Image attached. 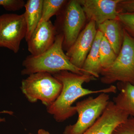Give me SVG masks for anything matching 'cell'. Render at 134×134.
Masks as SVG:
<instances>
[{
  "label": "cell",
  "instance_id": "cell-20",
  "mask_svg": "<svg viewBox=\"0 0 134 134\" xmlns=\"http://www.w3.org/2000/svg\"><path fill=\"white\" fill-rule=\"evenodd\" d=\"M25 4L23 0H0V6H2L8 11L19 10L24 7Z\"/></svg>",
  "mask_w": 134,
  "mask_h": 134
},
{
  "label": "cell",
  "instance_id": "cell-23",
  "mask_svg": "<svg viewBox=\"0 0 134 134\" xmlns=\"http://www.w3.org/2000/svg\"><path fill=\"white\" fill-rule=\"evenodd\" d=\"M37 134H51L48 132V131H46L45 130L43 129H40L38 131Z\"/></svg>",
  "mask_w": 134,
  "mask_h": 134
},
{
  "label": "cell",
  "instance_id": "cell-13",
  "mask_svg": "<svg viewBox=\"0 0 134 134\" xmlns=\"http://www.w3.org/2000/svg\"><path fill=\"white\" fill-rule=\"evenodd\" d=\"M103 33L97 30L92 46L86 57L82 69L85 74L91 75L96 78L99 77L102 68L99 56V46Z\"/></svg>",
  "mask_w": 134,
  "mask_h": 134
},
{
  "label": "cell",
  "instance_id": "cell-21",
  "mask_svg": "<svg viewBox=\"0 0 134 134\" xmlns=\"http://www.w3.org/2000/svg\"><path fill=\"white\" fill-rule=\"evenodd\" d=\"M119 13H134V0H121L117 7Z\"/></svg>",
  "mask_w": 134,
  "mask_h": 134
},
{
  "label": "cell",
  "instance_id": "cell-15",
  "mask_svg": "<svg viewBox=\"0 0 134 134\" xmlns=\"http://www.w3.org/2000/svg\"><path fill=\"white\" fill-rule=\"evenodd\" d=\"M119 93L114 98L115 105L127 114L134 117V85L129 83H119Z\"/></svg>",
  "mask_w": 134,
  "mask_h": 134
},
{
  "label": "cell",
  "instance_id": "cell-3",
  "mask_svg": "<svg viewBox=\"0 0 134 134\" xmlns=\"http://www.w3.org/2000/svg\"><path fill=\"white\" fill-rule=\"evenodd\" d=\"M62 85L53 75L47 72H38L29 75L21 82V89L29 102L40 100L49 106L58 98Z\"/></svg>",
  "mask_w": 134,
  "mask_h": 134
},
{
  "label": "cell",
  "instance_id": "cell-18",
  "mask_svg": "<svg viewBox=\"0 0 134 134\" xmlns=\"http://www.w3.org/2000/svg\"><path fill=\"white\" fill-rule=\"evenodd\" d=\"M118 20L123 29L134 38V13H119Z\"/></svg>",
  "mask_w": 134,
  "mask_h": 134
},
{
  "label": "cell",
  "instance_id": "cell-22",
  "mask_svg": "<svg viewBox=\"0 0 134 134\" xmlns=\"http://www.w3.org/2000/svg\"><path fill=\"white\" fill-rule=\"evenodd\" d=\"M0 113H6L10 115H12L14 114V112L12 111H7V110H4V111H0ZM5 118H1L0 117V122H5Z\"/></svg>",
  "mask_w": 134,
  "mask_h": 134
},
{
  "label": "cell",
  "instance_id": "cell-14",
  "mask_svg": "<svg viewBox=\"0 0 134 134\" xmlns=\"http://www.w3.org/2000/svg\"><path fill=\"white\" fill-rule=\"evenodd\" d=\"M43 0H28L25 3L24 13L27 26L25 39L27 41L38 25L42 15Z\"/></svg>",
  "mask_w": 134,
  "mask_h": 134
},
{
  "label": "cell",
  "instance_id": "cell-1",
  "mask_svg": "<svg viewBox=\"0 0 134 134\" xmlns=\"http://www.w3.org/2000/svg\"><path fill=\"white\" fill-rule=\"evenodd\" d=\"M53 75L61 83L62 90L56 100L47 107V110L57 122H63L76 113L73 104L80 98L94 93H115L117 92V87L114 85L97 90L83 88L82 85L85 83L96 80V77L91 75H79L64 70Z\"/></svg>",
  "mask_w": 134,
  "mask_h": 134
},
{
  "label": "cell",
  "instance_id": "cell-6",
  "mask_svg": "<svg viewBox=\"0 0 134 134\" xmlns=\"http://www.w3.org/2000/svg\"><path fill=\"white\" fill-rule=\"evenodd\" d=\"M27 26L24 14L0 16V47L18 53L21 42L26 37Z\"/></svg>",
  "mask_w": 134,
  "mask_h": 134
},
{
  "label": "cell",
  "instance_id": "cell-19",
  "mask_svg": "<svg viewBox=\"0 0 134 134\" xmlns=\"http://www.w3.org/2000/svg\"><path fill=\"white\" fill-rule=\"evenodd\" d=\"M113 134H134V117H129L115 128Z\"/></svg>",
  "mask_w": 134,
  "mask_h": 134
},
{
  "label": "cell",
  "instance_id": "cell-11",
  "mask_svg": "<svg viewBox=\"0 0 134 134\" xmlns=\"http://www.w3.org/2000/svg\"><path fill=\"white\" fill-rule=\"evenodd\" d=\"M57 34L56 28L50 20L38 25L26 41L31 55H38L48 50L54 43Z\"/></svg>",
  "mask_w": 134,
  "mask_h": 134
},
{
  "label": "cell",
  "instance_id": "cell-4",
  "mask_svg": "<svg viewBox=\"0 0 134 134\" xmlns=\"http://www.w3.org/2000/svg\"><path fill=\"white\" fill-rule=\"evenodd\" d=\"M100 75L101 82L105 84L119 82L134 85V38L124 29L122 46L116 60L109 68L102 69Z\"/></svg>",
  "mask_w": 134,
  "mask_h": 134
},
{
  "label": "cell",
  "instance_id": "cell-5",
  "mask_svg": "<svg viewBox=\"0 0 134 134\" xmlns=\"http://www.w3.org/2000/svg\"><path fill=\"white\" fill-rule=\"evenodd\" d=\"M108 93H100L96 98L90 97L75 106L78 119L74 125L65 128L63 134H82L102 115L110 102Z\"/></svg>",
  "mask_w": 134,
  "mask_h": 134
},
{
  "label": "cell",
  "instance_id": "cell-10",
  "mask_svg": "<svg viewBox=\"0 0 134 134\" xmlns=\"http://www.w3.org/2000/svg\"><path fill=\"white\" fill-rule=\"evenodd\" d=\"M129 117L113 101H110L102 115L82 134H113L115 128Z\"/></svg>",
  "mask_w": 134,
  "mask_h": 134
},
{
  "label": "cell",
  "instance_id": "cell-9",
  "mask_svg": "<svg viewBox=\"0 0 134 134\" xmlns=\"http://www.w3.org/2000/svg\"><path fill=\"white\" fill-rule=\"evenodd\" d=\"M86 19L93 21L96 25L105 21L118 19V4L121 0H78Z\"/></svg>",
  "mask_w": 134,
  "mask_h": 134
},
{
  "label": "cell",
  "instance_id": "cell-16",
  "mask_svg": "<svg viewBox=\"0 0 134 134\" xmlns=\"http://www.w3.org/2000/svg\"><path fill=\"white\" fill-rule=\"evenodd\" d=\"M65 0H43L42 15L38 25L50 21L54 15H58L67 3Z\"/></svg>",
  "mask_w": 134,
  "mask_h": 134
},
{
  "label": "cell",
  "instance_id": "cell-7",
  "mask_svg": "<svg viewBox=\"0 0 134 134\" xmlns=\"http://www.w3.org/2000/svg\"><path fill=\"white\" fill-rule=\"evenodd\" d=\"M62 18L60 34L64 37L63 48L68 50L76 41L84 25L86 19L81 5L78 0L67 2Z\"/></svg>",
  "mask_w": 134,
  "mask_h": 134
},
{
  "label": "cell",
  "instance_id": "cell-12",
  "mask_svg": "<svg viewBox=\"0 0 134 134\" xmlns=\"http://www.w3.org/2000/svg\"><path fill=\"white\" fill-rule=\"evenodd\" d=\"M98 28L118 55L122 46L124 30L119 21L118 19L107 20L98 25Z\"/></svg>",
  "mask_w": 134,
  "mask_h": 134
},
{
  "label": "cell",
  "instance_id": "cell-17",
  "mask_svg": "<svg viewBox=\"0 0 134 134\" xmlns=\"http://www.w3.org/2000/svg\"><path fill=\"white\" fill-rule=\"evenodd\" d=\"M99 53L102 69L110 67L115 62L117 56L110 43L104 36L100 41Z\"/></svg>",
  "mask_w": 134,
  "mask_h": 134
},
{
  "label": "cell",
  "instance_id": "cell-2",
  "mask_svg": "<svg viewBox=\"0 0 134 134\" xmlns=\"http://www.w3.org/2000/svg\"><path fill=\"white\" fill-rule=\"evenodd\" d=\"M63 40V34L58 33L54 43L48 50L38 55L27 56L23 61L24 69L21 74L29 75L38 72H47L53 75L64 70L85 74L83 69L73 65L64 53Z\"/></svg>",
  "mask_w": 134,
  "mask_h": 134
},
{
  "label": "cell",
  "instance_id": "cell-8",
  "mask_svg": "<svg viewBox=\"0 0 134 134\" xmlns=\"http://www.w3.org/2000/svg\"><path fill=\"white\" fill-rule=\"evenodd\" d=\"M96 24L90 21L81 32L74 44L68 50L66 55L71 63L82 69L95 40L97 30Z\"/></svg>",
  "mask_w": 134,
  "mask_h": 134
},
{
  "label": "cell",
  "instance_id": "cell-24",
  "mask_svg": "<svg viewBox=\"0 0 134 134\" xmlns=\"http://www.w3.org/2000/svg\"><path fill=\"white\" fill-rule=\"evenodd\" d=\"M29 134H33L31 133H29Z\"/></svg>",
  "mask_w": 134,
  "mask_h": 134
}]
</instances>
